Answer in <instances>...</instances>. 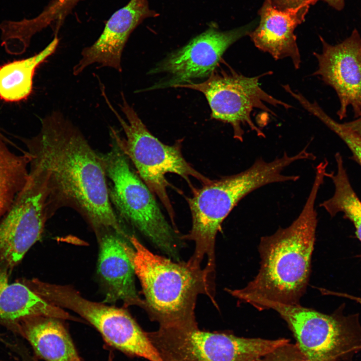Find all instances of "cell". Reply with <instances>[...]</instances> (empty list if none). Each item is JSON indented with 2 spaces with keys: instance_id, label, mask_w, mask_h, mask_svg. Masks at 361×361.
<instances>
[{
  "instance_id": "obj_1",
  "label": "cell",
  "mask_w": 361,
  "mask_h": 361,
  "mask_svg": "<svg viewBox=\"0 0 361 361\" xmlns=\"http://www.w3.org/2000/svg\"><path fill=\"white\" fill-rule=\"evenodd\" d=\"M40 132L24 139L29 167L42 176L49 218L62 208L79 213L95 232L112 229L129 233L109 199L107 179L99 153L80 130L60 113L41 120Z\"/></svg>"
},
{
  "instance_id": "obj_2",
  "label": "cell",
  "mask_w": 361,
  "mask_h": 361,
  "mask_svg": "<svg viewBox=\"0 0 361 361\" xmlns=\"http://www.w3.org/2000/svg\"><path fill=\"white\" fill-rule=\"evenodd\" d=\"M325 177L323 170H315L311 189L298 216L287 227L261 238L258 274L242 289H227L229 294L246 303L261 299L300 304L310 273L317 224L315 203Z\"/></svg>"
},
{
  "instance_id": "obj_3",
  "label": "cell",
  "mask_w": 361,
  "mask_h": 361,
  "mask_svg": "<svg viewBox=\"0 0 361 361\" xmlns=\"http://www.w3.org/2000/svg\"><path fill=\"white\" fill-rule=\"evenodd\" d=\"M124 240V250L140 282L144 308L150 319L163 329L198 327L195 310L198 296L214 299V278L203 268L187 262L172 261L155 254L134 235Z\"/></svg>"
},
{
  "instance_id": "obj_4",
  "label": "cell",
  "mask_w": 361,
  "mask_h": 361,
  "mask_svg": "<svg viewBox=\"0 0 361 361\" xmlns=\"http://www.w3.org/2000/svg\"><path fill=\"white\" fill-rule=\"evenodd\" d=\"M300 153L290 155L284 152L271 161L260 157L248 168L239 173L212 180L200 188H193L187 199L192 215V228L184 239L194 241V253L187 262L196 268H204L215 274V245L223 222L246 196L264 186L275 183L295 182L297 175L283 173L292 163L301 160Z\"/></svg>"
},
{
  "instance_id": "obj_5",
  "label": "cell",
  "mask_w": 361,
  "mask_h": 361,
  "mask_svg": "<svg viewBox=\"0 0 361 361\" xmlns=\"http://www.w3.org/2000/svg\"><path fill=\"white\" fill-rule=\"evenodd\" d=\"M110 150L100 153L111 203L118 217L174 261H180L184 236L172 226L130 160L111 136Z\"/></svg>"
},
{
  "instance_id": "obj_6",
  "label": "cell",
  "mask_w": 361,
  "mask_h": 361,
  "mask_svg": "<svg viewBox=\"0 0 361 361\" xmlns=\"http://www.w3.org/2000/svg\"><path fill=\"white\" fill-rule=\"evenodd\" d=\"M247 303L259 310L277 312L293 333L306 361H354L361 353L359 314L343 313L344 304L326 314L300 304L261 299Z\"/></svg>"
},
{
  "instance_id": "obj_7",
  "label": "cell",
  "mask_w": 361,
  "mask_h": 361,
  "mask_svg": "<svg viewBox=\"0 0 361 361\" xmlns=\"http://www.w3.org/2000/svg\"><path fill=\"white\" fill-rule=\"evenodd\" d=\"M121 109L125 115L124 120L107 101L114 113L125 135L121 137L117 130L110 129V136L117 142L128 157L136 172L156 196L167 212L173 226L174 212L167 194L169 183L166 178L168 173H174L184 179L191 189L194 187L190 178L193 177L202 185L212 179L197 170L184 157L181 151V141L167 145L160 141L147 129L134 109L122 95Z\"/></svg>"
},
{
  "instance_id": "obj_8",
  "label": "cell",
  "mask_w": 361,
  "mask_h": 361,
  "mask_svg": "<svg viewBox=\"0 0 361 361\" xmlns=\"http://www.w3.org/2000/svg\"><path fill=\"white\" fill-rule=\"evenodd\" d=\"M162 361H259L287 346L285 338H245L233 334L188 329L147 332Z\"/></svg>"
},
{
  "instance_id": "obj_9",
  "label": "cell",
  "mask_w": 361,
  "mask_h": 361,
  "mask_svg": "<svg viewBox=\"0 0 361 361\" xmlns=\"http://www.w3.org/2000/svg\"><path fill=\"white\" fill-rule=\"evenodd\" d=\"M270 73L247 77L233 70L228 72L215 70L204 81L191 82L175 88H189L202 93L210 107L211 118L230 124L233 128L234 138L242 141L244 126L254 131L258 136L265 137L251 118L254 109L276 115L267 104L275 107L281 106L286 109L292 107L270 95L260 87L259 79Z\"/></svg>"
},
{
  "instance_id": "obj_10",
  "label": "cell",
  "mask_w": 361,
  "mask_h": 361,
  "mask_svg": "<svg viewBox=\"0 0 361 361\" xmlns=\"http://www.w3.org/2000/svg\"><path fill=\"white\" fill-rule=\"evenodd\" d=\"M39 291L51 303L75 312L91 324L111 346L132 356L162 361L147 332L125 309L88 300L68 285L41 281Z\"/></svg>"
},
{
  "instance_id": "obj_11",
  "label": "cell",
  "mask_w": 361,
  "mask_h": 361,
  "mask_svg": "<svg viewBox=\"0 0 361 361\" xmlns=\"http://www.w3.org/2000/svg\"><path fill=\"white\" fill-rule=\"evenodd\" d=\"M46 201L44 182L30 173L13 206L0 220V267L10 273L40 240L49 219Z\"/></svg>"
},
{
  "instance_id": "obj_12",
  "label": "cell",
  "mask_w": 361,
  "mask_h": 361,
  "mask_svg": "<svg viewBox=\"0 0 361 361\" xmlns=\"http://www.w3.org/2000/svg\"><path fill=\"white\" fill-rule=\"evenodd\" d=\"M252 22L226 31L212 27L192 39L181 48L169 54L149 74L165 73L168 78L150 89L175 88L208 78L215 70L226 51L254 29Z\"/></svg>"
},
{
  "instance_id": "obj_13",
  "label": "cell",
  "mask_w": 361,
  "mask_h": 361,
  "mask_svg": "<svg viewBox=\"0 0 361 361\" xmlns=\"http://www.w3.org/2000/svg\"><path fill=\"white\" fill-rule=\"evenodd\" d=\"M321 53H314L318 69L313 75L320 76L335 91L340 102L337 114L346 117L348 106L354 116L361 117V37L356 29L341 43L332 45L321 36Z\"/></svg>"
},
{
  "instance_id": "obj_14",
  "label": "cell",
  "mask_w": 361,
  "mask_h": 361,
  "mask_svg": "<svg viewBox=\"0 0 361 361\" xmlns=\"http://www.w3.org/2000/svg\"><path fill=\"white\" fill-rule=\"evenodd\" d=\"M158 16L150 9L147 0H130L111 16L95 42L83 50L81 58L73 68L74 75L94 63L121 72L122 53L130 34L144 20Z\"/></svg>"
},
{
  "instance_id": "obj_15",
  "label": "cell",
  "mask_w": 361,
  "mask_h": 361,
  "mask_svg": "<svg viewBox=\"0 0 361 361\" xmlns=\"http://www.w3.org/2000/svg\"><path fill=\"white\" fill-rule=\"evenodd\" d=\"M314 4L310 1L296 8L281 11L274 7L271 0H265L259 11V24L249 35L255 46L275 60L290 58L295 69H298L301 56L294 32Z\"/></svg>"
},
{
  "instance_id": "obj_16",
  "label": "cell",
  "mask_w": 361,
  "mask_h": 361,
  "mask_svg": "<svg viewBox=\"0 0 361 361\" xmlns=\"http://www.w3.org/2000/svg\"><path fill=\"white\" fill-rule=\"evenodd\" d=\"M99 242L97 272L106 293L103 303L122 301L125 306L144 308V301L139 296L135 272L126 254L123 242L127 240L112 229L95 233Z\"/></svg>"
},
{
  "instance_id": "obj_17",
  "label": "cell",
  "mask_w": 361,
  "mask_h": 361,
  "mask_svg": "<svg viewBox=\"0 0 361 361\" xmlns=\"http://www.w3.org/2000/svg\"><path fill=\"white\" fill-rule=\"evenodd\" d=\"M10 273L0 267V324L17 332L24 321L38 316H49L61 320L77 318L63 308L55 305L41 296L35 289L31 279L9 280Z\"/></svg>"
},
{
  "instance_id": "obj_18",
  "label": "cell",
  "mask_w": 361,
  "mask_h": 361,
  "mask_svg": "<svg viewBox=\"0 0 361 361\" xmlns=\"http://www.w3.org/2000/svg\"><path fill=\"white\" fill-rule=\"evenodd\" d=\"M61 319L38 316L23 322L16 333L24 337L45 361H82Z\"/></svg>"
},
{
  "instance_id": "obj_19",
  "label": "cell",
  "mask_w": 361,
  "mask_h": 361,
  "mask_svg": "<svg viewBox=\"0 0 361 361\" xmlns=\"http://www.w3.org/2000/svg\"><path fill=\"white\" fill-rule=\"evenodd\" d=\"M59 39L52 41L38 53L0 66V99L8 102L27 99L33 91V78L37 68L56 51Z\"/></svg>"
},
{
  "instance_id": "obj_20",
  "label": "cell",
  "mask_w": 361,
  "mask_h": 361,
  "mask_svg": "<svg viewBox=\"0 0 361 361\" xmlns=\"http://www.w3.org/2000/svg\"><path fill=\"white\" fill-rule=\"evenodd\" d=\"M335 159L336 171L326 173V177L330 178L334 184V193L321 203L320 207L332 217L342 213L344 218L353 225L356 237L361 242V201L350 184L340 153H336Z\"/></svg>"
},
{
  "instance_id": "obj_21",
  "label": "cell",
  "mask_w": 361,
  "mask_h": 361,
  "mask_svg": "<svg viewBox=\"0 0 361 361\" xmlns=\"http://www.w3.org/2000/svg\"><path fill=\"white\" fill-rule=\"evenodd\" d=\"M30 157L13 152L0 137V220L10 210L26 184Z\"/></svg>"
},
{
  "instance_id": "obj_22",
  "label": "cell",
  "mask_w": 361,
  "mask_h": 361,
  "mask_svg": "<svg viewBox=\"0 0 361 361\" xmlns=\"http://www.w3.org/2000/svg\"><path fill=\"white\" fill-rule=\"evenodd\" d=\"M308 111L318 118L341 139L351 151L354 159L361 165V138L343 123L332 119L316 102L309 106Z\"/></svg>"
},
{
  "instance_id": "obj_23",
  "label": "cell",
  "mask_w": 361,
  "mask_h": 361,
  "mask_svg": "<svg viewBox=\"0 0 361 361\" xmlns=\"http://www.w3.org/2000/svg\"><path fill=\"white\" fill-rule=\"evenodd\" d=\"M80 1L52 0L38 15V20L46 27L53 25L59 28L66 17Z\"/></svg>"
},
{
  "instance_id": "obj_24",
  "label": "cell",
  "mask_w": 361,
  "mask_h": 361,
  "mask_svg": "<svg viewBox=\"0 0 361 361\" xmlns=\"http://www.w3.org/2000/svg\"><path fill=\"white\" fill-rule=\"evenodd\" d=\"M272 5L281 11L296 8L310 1L316 3V0H271Z\"/></svg>"
},
{
  "instance_id": "obj_25",
  "label": "cell",
  "mask_w": 361,
  "mask_h": 361,
  "mask_svg": "<svg viewBox=\"0 0 361 361\" xmlns=\"http://www.w3.org/2000/svg\"><path fill=\"white\" fill-rule=\"evenodd\" d=\"M344 125L361 138V117L349 122L343 123Z\"/></svg>"
},
{
  "instance_id": "obj_26",
  "label": "cell",
  "mask_w": 361,
  "mask_h": 361,
  "mask_svg": "<svg viewBox=\"0 0 361 361\" xmlns=\"http://www.w3.org/2000/svg\"><path fill=\"white\" fill-rule=\"evenodd\" d=\"M323 293L325 294L333 295L339 297H344L353 300L361 305V297L355 296L346 293L337 292L324 289Z\"/></svg>"
},
{
  "instance_id": "obj_27",
  "label": "cell",
  "mask_w": 361,
  "mask_h": 361,
  "mask_svg": "<svg viewBox=\"0 0 361 361\" xmlns=\"http://www.w3.org/2000/svg\"><path fill=\"white\" fill-rule=\"evenodd\" d=\"M319 0H316V2ZM325 2L329 6L337 11L342 10L345 5V0H320Z\"/></svg>"
},
{
  "instance_id": "obj_28",
  "label": "cell",
  "mask_w": 361,
  "mask_h": 361,
  "mask_svg": "<svg viewBox=\"0 0 361 361\" xmlns=\"http://www.w3.org/2000/svg\"><path fill=\"white\" fill-rule=\"evenodd\" d=\"M290 361H305V360L304 359H302L301 360H290Z\"/></svg>"
},
{
  "instance_id": "obj_29",
  "label": "cell",
  "mask_w": 361,
  "mask_h": 361,
  "mask_svg": "<svg viewBox=\"0 0 361 361\" xmlns=\"http://www.w3.org/2000/svg\"><path fill=\"white\" fill-rule=\"evenodd\" d=\"M0 361H5V360H0Z\"/></svg>"
}]
</instances>
